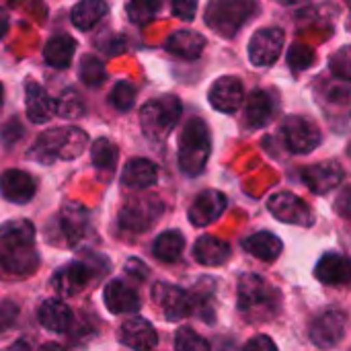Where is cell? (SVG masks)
<instances>
[{
	"instance_id": "cell-41",
	"label": "cell",
	"mask_w": 351,
	"mask_h": 351,
	"mask_svg": "<svg viewBox=\"0 0 351 351\" xmlns=\"http://www.w3.org/2000/svg\"><path fill=\"white\" fill-rule=\"evenodd\" d=\"M335 210L343 218H351V187L341 189V193L337 195V202H335Z\"/></svg>"
},
{
	"instance_id": "cell-7",
	"label": "cell",
	"mask_w": 351,
	"mask_h": 351,
	"mask_svg": "<svg viewBox=\"0 0 351 351\" xmlns=\"http://www.w3.org/2000/svg\"><path fill=\"white\" fill-rule=\"evenodd\" d=\"M267 208L271 216L284 224H294V226H313L315 224V214L311 206L294 195L292 191H280L274 193L267 202Z\"/></svg>"
},
{
	"instance_id": "cell-14",
	"label": "cell",
	"mask_w": 351,
	"mask_h": 351,
	"mask_svg": "<svg viewBox=\"0 0 351 351\" xmlns=\"http://www.w3.org/2000/svg\"><path fill=\"white\" fill-rule=\"evenodd\" d=\"M208 99L216 111L234 113L243 105V99H245L243 82L237 76H222L212 84Z\"/></svg>"
},
{
	"instance_id": "cell-39",
	"label": "cell",
	"mask_w": 351,
	"mask_h": 351,
	"mask_svg": "<svg viewBox=\"0 0 351 351\" xmlns=\"http://www.w3.org/2000/svg\"><path fill=\"white\" fill-rule=\"evenodd\" d=\"M16 317H19V306L12 300H2L0 302V331L10 329Z\"/></svg>"
},
{
	"instance_id": "cell-19",
	"label": "cell",
	"mask_w": 351,
	"mask_h": 351,
	"mask_svg": "<svg viewBox=\"0 0 351 351\" xmlns=\"http://www.w3.org/2000/svg\"><path fill=\"white\" fill-rule=\"evenodd\" d=\"M276 113H278V99L274 93L257 88L249 95L247 105H245V117L253 130L267 125Z\"/></svg>"
},
{
	"instance_id": "cell-8",
	"label": "cell",
	"mask_w": 351,
	"mask_h": 351,
	"mask_svg": "<svg viewBox=\"0 0 351 351\" xmlns=\"http://www.w3.org/2000/svg\"><path fill=\"white\" fill-rule=\"evenodd\" d=\"M282 134H284L286 148L294 154H308L321 144L319 128L306 117H298V115L286 117L282 123Z\"/></svg>"
},
{
	"instance_id": "cell-44",
	"label": "cell",
	"mask_w": 351,
	"mask_h": 351,
	"mask_svg": "<svg viewBox=\"0 0 351 351\" xmlns=\"http://www.w3.org/2000/svg\"><path fill=\"white\" fill-rule=\"evenodd\" d=\"M8 31V16H6V12L0 8V39H2V35Z\"/></svg>"
},
{
	"instance_id": "cell-38",
	"label": "cell",
	"mask_w": 351,
	"mask_h": 351,
	"mask_svg": "<svg viewBox=\"0 0 351 351\" xmlns=\"http://www.w3.org/2000/svg\"><path fill=\"white\" fill-rule=\"evenodd\" d=\"M288 64L292 70H306L315 64V51L304 43H294L288 51Z\"/></svg>"
},
{
	"instance_id": "cell-40",
	"label": "cell",
	"mask_w": 351,
	"mask_h": 351,
	"mask_svg": "<svg viewBox=\"0 0 351 351\" xmlns=\"http://www.w3.org/2000/svg\"><path fill=\"white\" fill-rule=\"evenodd\" d=\"M197 12V0H173V14L181 21H193Z\"/></svg>"
},
{
	"instance_id": "cell-30",
	"label": "cell",
	"mask_w": 351,
	"mask_h": 351,
	"mask_svg": "<svg viewBox=\"0 0 351 351\" xmlns=\"http://www.w3.org/2000/svg\"><path fill=\"white\" fill-rule=\"evenodd\" d=\"M109 6L105 0H80L72 8V23L80 31H88L101 23V19L107 14Z\"/></svg>"
},
{
	"instance_id": "cell-46",
	"label": "cell",
	"mask_w": 351,
	"mask_h": 351,
	"mask_svg": "<svg viewBox=\"0 0 351 351\" xmlns=\"http://www.w3.org/2000/svg\"><path fill=\"white\" fill-rule=\"evenodd\" d=\"M0 103H2V84H0Z\"/></svg>"
},
{
	"instance_id": "cell-15",
	"label": "cell",
	"mask_w": 351,
	"mask_h": 351,
	"mask_svg": "<svg viewBox=\"0 0 351 351\" xmlns=\"http://www.w3.org/2000/svg\"><path fill=\"white\" fill-rule=\"evenodd\" d=\"M226 204H228L226 195L220 193V191H216V189H208V191L199 193L193 199L191 208H189V220H191V224L197 226V228H202V226H208V224L216 222L224 214Z\"/></svg>"
},
{
	"instance_id": "cell-6",
	"label": "cell",
	"mask_w": 351,
	"mask_h": 351,
	"mask_svg": "<svg viewBox=\"0 0 351 351\" xmlns=\"http://www.w3.org/2000/svg\"><path fill=\"white\" fill-rule=\"evenodd\" d=\"M257 6L253 0H212L206 10V23L212 31L232 37L257 12Z\"/></svg>"
},
{
	"instance_id": "cell-22",
	"label": "cell",
	"mask_w": 351,
	"mask_h": 351,
	"mask_svg": "<svg viewBox=\"0 0 351 351\" xmlns=\"http://www.w3.org/2000/svg\"><path fill=\"white\" fill-rule=\"evenodd\" d=\"M119 341L132 350H152L158 343V335L146 319L136 317V319H130L121 325Z\"/></svg>"
},
{
	"instance_id": "cell-43",
	"label": "cell",
	"mask_w": 351,
	"mask_h": 351,
	"mask_svg": "<svg viewBox=\"0 0 351 351\" xmlns=\"http://www.w3.org/2000/svg\"><path fill=\"white\" fill-rule=\"evenodd\" d=\"M128 274H134V276H138L140 280H144V278L148 276L146 265H144V263H140V261H136V259H132V261L128 263Z\"/></svg>"
},
{
	"instance_id": "cell-47",
	"label": "cell",
	"mask_w": 351,
	"mask_h": 351,
	"mask_svg": "<svg viewBox=\"0 0 351 351\" xmlns=\"http://www.w3.org/2000/svg\"><path fill=\"white\" fill-rule=\"evenodd\" d=\"M286 2H300V0H286Z\"/></svg>"
},
{
	"instance_id": "cell-32",
	"label": "cell",
	"mask_w": 351,
	"mask_h": 351,
	"mask_svg": "<svg viewBox=\"0 0 351 351\" xmlns=\"http://www.w3.org/2000/svg\"><path fill=\"white\" fill-rule=\"evenodd\" d=\"M90 158L97 169L111 171L115 169V162H117V146L107 138H99L90 148Z\"/></svg>"
},
{
	"instance_id": "cell-2",
	"label": "cell",
	"mask_w": 351,
	"mask_h": 351,
	"mask_svg": "<svg viewBox=\"0 0 351 351\" xmlns=\"http://www.w3.org/2000/svg\"><path fill=\"white\" fill-rule=\"evenodd\" d=\"M88 136L80 128H51L37 136L29 150V158L41 165H51L56 160H74L86 148Z\"/></svg>"
},
{
	"instance_id": "cell-28",
	"label": "cell",
	"mask_w": 351,
	"mask_h": 351,
	"mask_svg": "<svg viewBox=\"0 0 351 351\" xmlns=\"http://www.w3.org/2000/svg\"><path fill=\"white\" fill-rule=\"evenodd\" d=\"M243 249L247 253H251L253 257L271 263V261H276L280 257L284 245H282V241L274 232H265L263 230V232H255V234L247 237L243 241Z\"/></svg>"
},
{
	"instance_id": "cell-37",
	"label": "cell",
	"mask_w": 351,
	"mask_h": 351,
	"mask_svg": "<svg viewBox=\"0 0 351 351\" xmlns=\"http://www.w3.org/2000/svg\"><path fill=\"white\" fill-rule=\"evenodd\" d=\"M175 348L179 351H208L210 343L206 339H202L193 329H179L175 335Z\"/></svg>"
},
{
	"instance_id": "cell-13",
	"label": "cell",
	"mask_w": 351,
	"mask_h": 351,
	"mask_svg": "<svg viewBox=\"0 0 351 351\" xmlns=\"http://www.w3.org/2000/svg\"><path fill=\"white\" fill-rule=\"evenodd\" d=\"M300 177L313 193L325 195V193L333 191L335 187H339L346 173H343V167L339 162L327 160V162H319V165L302 169Z\"/></svg>"
},
{
	"instance_id": "cell-12",
	"label": "cell",
	"mask_w": 351,
	"mask_h": 351,
	"mask_svg": "<svg viewBox=\"0 0 351 351\" xmlns=\"http://www.w3.org/2000/svg\"><path fill=\"white\" fill-rule=\"evenodd\" d=\"M348 319L339 311H327L319 315L311 325V341L321 350H331L339 346V341L346 337Z\"/></svg>"
},
{
	"instance_id": "cell-4",
	"label": "cell",
	"mask_w": 351,
	"mask_h": 351,
	"mask_svg": "<svg viewBox=\"0 0 351 351\" xmlns=\"http://www.w3.org/2000/svg\"><path fill=\"white\" fill-rule=\"evenodd\" d=\"M181 101L175 95H162L158 99L148 101L140 111V125L146 138L154 142H162L177 125L181 117Z\"/></svg>"
},
{
	"instance_id": "cell-16",
	"label": "cell",
	"mask_w": 351,
	"mask_h": 351,
	"mask_svg": "<svg viewBox=\"0 0 351 351\" xmlns=\"http://www.w3.org/2000/svg\"><path fill=\"white\" fill-rule=\"evenodd\" d=\"M93 278V271L90 267H86L84 263L80 261H72L68 265H64L62 269H58L51 278V288L62 296V298H68V296H74L78 294Z\"/></svg>"
},
{
	"instance_id": "cell-20",
	"label": "cell",
	"mask_w": 351,
	"mask_h": 351,
	"mask_svg": "<svg viewBox=\"0 0 351 351\" xmlns=\"http://www.w3.org/2000/svg\"><path fill=\"white\" fill-rule=\"evenodd\" d=\"M103 300L109 313L113 315H130L140 308L138 292L121 280H113L103 290Z\"/></svg>"
},
{
	"instance_id": "cell-5",
	"label": "cell",
	"mask_w": 351,
	"mask_h": 351,
	"mask_svg": "<svg viewBox=\"0 0 351 351\" xmlns=\"http://www.w3.org/2000/svg\"><path fill=\"white\" fill-rule=\"evenodd\" d=\"M210 156V130L202 119H191L179 138V167L185 175L197 177Z\"/></svg>"
},
{
	"instance_id": "cell-33",
	"label": "cell",
	"mask_w": 351,
	"mask_h": 351,
	"mask_svg": "<svg viewBox=\"0 0 351 351\" xmlns=\"http://www.w3.org/2000/svg\"><path fill=\"white\" fill-rule=\"evenodd\" d=\"M107 78L105 64L97 56H84L80 62V80L86 86H101Z\"/></svg>"
},
{
	"instance_id": "cell-9",
	"label": "cell",
	"mask_w": 351,
	"mask_h": 351,
	"mask_svg": "<svg viewBox=\"0 0 351 351\" xmlns=\"http://www.w3.org/2000/svg\"><path fill=\"white\" fill-rule=\"evenodd\" d=\"M162 210L165 208L156 197H142L130 202L119 212V226L130 232H144L158 220Z\"/></svg>"
},
{
	"instance_id": "cell-17",
	"label": "cell",
	"mask_w": 351,
	"mask_h": 351,
	"mask_svg": "<svg viewBox=\"0 0 351 351\" xmlns=\"http://www.w3.org/2000/svg\"><path fill=\"white\" fill-rule=\"evenodd\" d=\"M56 224L60 228V234H62V241L64 245L72 247L76 245L84 232H86V226H88V212L86 208H82L80 204H68L62 208L60 216L56 218Z\"/></svg>"
},
{
	"instance_id": "cell-11",
	"label": "cell",
	"mask_w": 351,
	"mask_h": 351,
	"mask_svg": "<svg viewBox=\"0 0 351 351\" xmlns=\"http://www.w3.org/2000/svg\"><path fill=\"white\" fill-rule=\"evenodd\" d=\"M152 298L162 308L167 321H181L193 315V292H187L179 286L156 284L152 290Z\"/></svg>"
},
{
	"instance_id": "cell-35",
	"label": "cell",
	"mask_w": 351,
	"mask_h": 351,
	"mask_svg": "<svg viewBox=\"0 0 351 351\" xmlns=\"http://www.w3.org/2000/svg\"><path fill=\"white\" fill-rule=\"evenodd\" d=\"M84 113L82 107V99L76 95V90L68 88L64 90L58 99H56V115L64 117V119H76Z\"/></svg>"
},
{
	"instance_id": "cell-26",
	"label": "cell",
	"mask_w": 351,
	"mask_h": 351,
	"mask_svg": "<svg viewBox=\"0 0 351 351\" xmlns=\"http://www.w3.org/2000/svg\"><path fill=\"white\" fill-rule=\"evenodd\" d=\"M193 257L206 267L224 265L230 259V247L216 237H199L193 245Z\"/></svg>"
},
{
	"instance_id": "cell-1",
	"label": "cell",
	"mask_w": 351,
	"mask_h": 351,
	"mask_svg": "<svg viewBox=\"0 0 351 351\" xmlns=\"http://www.w3.org/2000/svg\"><path fill=\"white\" fill-rule=\"evenodd\" d=\"M35 228L29 220L16 218L0 226V274L25 278L37 269Z\"/></svg>"
},
{
	"instance_id": "cell-34",
	"label": "cell",
	"mask_w": 351,
	"mask_h": 351,
	"mask_svg": "<svg viewBox=\"0 0 351 351\" xmlns=\"http://www.w3.org/2000/svg\"><path fill=\"white\" fill-rule=\"evenodd\" d=\"M162 0H130L128 2V16L136 25H146L158 12Z\"/></svg>"
},
{
	"instance_id": "cell-31",
	"label": "cell",
	"mask_w": 351,
	"mask_h": 351,
	"mask_svg": "<svg viewBox=\"0 0 351 351\" xmlns=\"http://www.w3.org/2000/svg\"><path fill=\"white\" fill-rule=\"evenodd\" d=\"M183 249H185V239L179 230H167L158 234L152 245L154 257L165 263H175L183 255Z\"/></svg>"
},
{
	"instance_id": "cell-45",
	"label": "cell",
	"mask_w": 351,
	"mask_h": 351,
	"mask_svg": "<svg viewBox=\"0 0 351 351\" xmlns=\"http://www.w3.org/2000/svg\"><path fill=\"white\" fill-rule=\"evenodd\" d=\"M21 0H0V8H16Z\"/></svg>"
},
{
	"instance_id": "cell-18",
	"label": "cell",
	"mask_w": 351,
	"mask_h": 351,
	"mask_svg": "<svg viewBox=\"0 0 351 351\" xmlns=\"http://www.w3.org/2000/svg\"><path fill=\"white\" fill-rule=\"evenodd\" d=\"M0 193L12 204H27L35 195V181L21 169H8L0 175Z\"/></svg>"
},
{
	"instance_id": "cell-24",
	"label": "cell",
	"mask_w": 351,
	"mask_h": 351,
	"mask_svg": "<svg viewBox=\"0 0 351 351\" xmlns=\"http://www.w3.org/2000/svg\"><path fill=\"white\" fill-rule=\"evenodd\" d=\"M158 179V169L152 160L148 158H132L121 173V183L128 189H148L156 183Z\"/></svg>"
},
{
	"instance_id": "cell-21",
	"label": "cell",
	"mask_w": 351,
	"mask_h": 351,
	"mask_svg": "<svg viewBox=\"0 0 351 351\" xmlns=\"http://www.w3.org/2000/svg\"><path fill=\"white\" fill-rule=\"evenodd\" d=\"M315 276L319 282L329 286L351 284V259L341 253H325L317 263Z\"/></svg>"
},
{
	"instance_id": "cell-23",
	"label": "cell",
	"mask_w": 351,
	"mask_h": 351,
	"mask_svg": "<svg viewBox=\"0 0 351 351\" xmlns=\"http://www.w3.org/2000/svg\"><path fill=\"white\" fill-rule=\"evenodd\" d=\"M25 105H27V117L33 123H45L56 115V101L37 82H27Z\"/></svg>"
},
{
	"instance_id": "cell-10",
	"label": "cell",
	"mask_w": 351,
	"mask_h": 351,
	"mask_svg": "<svg viewBox=\"0 0 351 351\" xmlns=\"http://www.w3.org/2000/svg\"><path fill=\"white\" fill-rule=\"evenodd\" d=\"M284 49V31L276 27L259 29L249 43V60L253 66L265 68L278 62Z\"/></svg>"
},
{
	"instance_id": "cell-29",
	"label": "cell",
	"mask_w": 351,
	"mask_h": 351,
	"mask_svg": "<svg viewBox=\"0 0 351 351\" xmlns=\"http://www.w3.org/2000/svg\"><path fill=\"white\" fill-rule=\"evenodd\" d=\"M76 51V41L70 35H53L43 47V58L51 68H68Z\"/></svg>"
},
{
	"instance_id": "cell-42",
	"label": "cell",
	"mask_w": 351,
	"mask_h": 351,
	"mask_svg": "<svg viewBox=\"0 0 351 351\" xmlns=\"http://www.w3.org/2000/svg\"><path fill=\"white\" fill-rule=\"evenodd\" d=\"M278 346L267 337V335H257L255 339H251V341H247L245 343V350H263V351H269V350H276Z\"/></svg>"
},
{
	"instance_id": "cell-27",
	"label": "cell",
	"mask_w": 351,
	"mask_h": 351,
	"mask_svg": "<svg viewBox=\"0 0 351 351\" xmlns=\"http://www.w3.org/2000/svg\"><path fill=\"white\" fill-rule=\"evenodd\" d=\"M39 323L53 333H64L72 325V311L64 300L49 298L39 306Z\"/></svg>"
},
{
	"instance_id": "cell-25",
	"label": "cell",
	"mask_w": 351,
	"mask_h": 351,
	"mask_svg": "<svg viewBox=\"0 0 351 351\" xmlns=\"http://www.w3.org/2000/svg\"><path fill=\"white\" fill-rule=\"evenodd\" d=\"M204 47H206L204 37L197 31H191V29L175 31L167 39V43H165V49L171 51L173 56L181 58V60H195V58H199Z\"/></svg>"
},
{
	"instance_id": "cell-3",
	"label": "cell",
	"mask_w": 351,
	"mask_h": 351,
	"mask_svg": "<svg viewBox=\"0 0 351 351\" xmlns=\"http://www.w3.org/2000/svg\"><path fill=\"white\" fill-rule=\"evenodd\" d=\"M239 311L247 321H269L280 311V292L255 274H245L237 286Z\"/></svg>"
},
{
	"instance_id": "cell-36",
	"label": "cell",
	"mask_w": 351,
	"mask_h": 351,
	"mask_svg": "<svg viewBox=\"0 0 351 351\" xmlns=\"http://www.w3.org/2000/svg\"><path fill=\"white\" fill-rule=\"evenodd\" d=\"M136 86L128 80H121L113 86L111 95H109V103L117 109V111H130L136 105Z\"/></svg>"
}]
</instances>
